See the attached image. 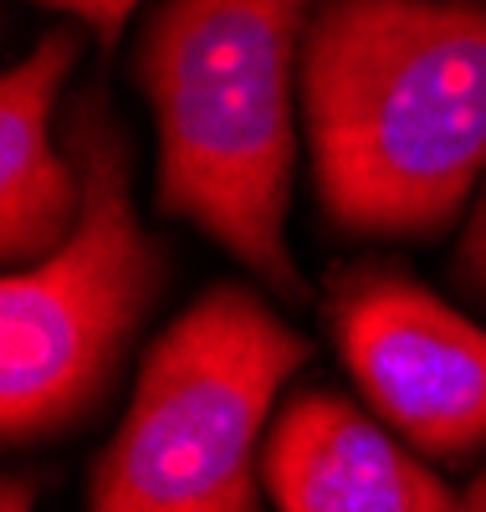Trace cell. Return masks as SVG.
I'll use <instances>...</instances> for the list:
<instances>
[{"label":"cell","mask_w":486,"mask_h":512,"mask_svg":"<svg viewBox=\"0 0 486 512\" xmlns=\"http://www.w3.org/2000/svg\"><path fill=\"white\" fill-rule=\"evenodd\" d=\"M297 93L323 216L348 236H435L486 175V6L323 0Z\"/></svg>","instance_id":"6da1fadb"},{"label":"cell","mask_w":486,"mask_h":512,"mask_svg":"<svg viewBox=\"0 0 486 512\" xmlns=\"http://www.w3.org/2000/svg\"><path fill=\"white\" fill-rule=\"evenodd\" d=\"M323 0H164L139 36V88L159 128V210L200 226L287 303L307 287L287 251L297 164L292 88Z\"/></svg>","instance_id":"7a4b0ae2"},{"label":"cell","mask_w":486,"mask_h":512,"mask_svg":"<svg viewBox=\"0 0 486 512\" xmlns=\"http://www.w3.org/2000/svg\"><path fill=\"white\" fill-rule=\"evenodd\" d=\"M302 364L307 338L251 287H210L149 349L87 512H261L256 441Z\"/></svg>","instance_id":"3957f363"},{"label":"cell","mask_w":486,"mask_h":512,"mask_svg":"<svg viewBox=\"0 0 486 512\" xmlns=\"http://www.w3.org/2000/svg\"><path fill=\"white\" fill-rule=\"evenodd\" d=\"M67 159L82 175L77 231L0 282V425L16 446L67 431L98 405L164 277L134 216L128 134L98 88L72 108Z\"/></svg>","instance_id":"277c9868"},{"label":"cell","mask_w":486,"mask_h":512,"mask_svg":"<svg viewBox=\"0 0 486 512\" xmlns=\"http://www.w3.org/2000/svg\"><path fill=\"white\" fill-rule=\"evenodd\" d=\"M333 328L348 374L415 451L461 461L486 446V328L389 267L338 277Z\"/></svg>","instance_id":"5b68a950"},{"label":"cell","mask_w":486,"mask_h":512,"mask_svg":"<svg viewBox=\"0 0 486 512\" xmlns=\"http://www.w3.org/2000/svg\"><path fill=\"white\" fill-rule=\"evenodd\" d=\"M261 477L282 512H456L430 466L394 446L379 425L333 390H302L277 415Z\"/></svg>","instance_id":"8992f818"},{"label":"cell","mask_w":486,"mask_h":512,"mask_svg":"<svg viewBox=\"0 0 486 512\" xmlns=\"http://www.w3.org/2000/svg\"><path fill=\"white\" fill-rule=\"evenodd\" d=\"M82 57V31L52 26L0 82V256L21 272L77 231L82 175L52 149V108Z\"/></svg>","instance_id":"52a82bcc"},{"label":"cell","mask_w":486,"mask_h":512,"mask_svg":"<svg viewBox=\"0 0 486 512\" xmlns=\"http://www.w3.org/2000/svg\"><path fill=\"white\" fill-rule=\"evenodd\" d=\"M36 6H47V11H62V16H77L87 31L98 36V47L103 57H113L118 47V36L128 26V16L139 11V0H36Z\"/></svg>","instance_id":"ba28073f"},{"label":"cell","mask_w":486,"mask_h":512,"mask_svg":"<svg viewBox=\"0 0 486 512\" xmlns=\"http://www.w3.org/2000/svg\"><path fill=\"white\" fill-rule=\"evenodd\" d=\"M456 282L476 297V303H486V190L471 210L461 241H456Z\"/></svg>","instance_id":"9c48e42d"},{"label":"cell","mask_w":486,"mask_h":512,"mask_svg":"<svg viewBox=\"0 0 486 512\" xmlns=\"http://www.w3.org/2000/svg\"><path fill=\"white\" fill-rule=\"evenodd\" d=\"M0 512H31V487H26V482H6V497H0Z\"/></svg>","instance_id":"30bf717a"},{"label":"cell","mask_w":486,"mask_h":512,"mask_svg":"<svg viewBox=\"0 0 486 512\" xmlns=\"http://www.w3.org/2000/svg\"><path fill=\"white\" fill-rule=\"evenodd\" d=\"M456 512H486V466H481V477L461 492V507Z\"/></svg>","instance_id":"8fae6325"}]
</instances>
